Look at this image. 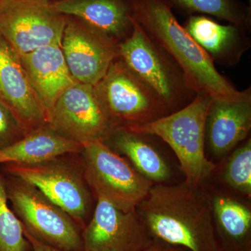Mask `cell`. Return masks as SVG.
<instances>
[{"label": "cell", "instance_id": "obj_1", "mask_svg": "<svg viewBox=\"0 0 251 251\" xmlns=\"http://www.w3.org/2000/svg\"><path fill=\"white\" fill-rule=\"evenodd\" d=\"M136 211L153 239L190 251H218L205 184H154Z\"/></svg>", "mask_w": 251, "mask_h": 251}, {"label": "cell", "instance_id": "obj_2", "mask_svg": "<svg viewBox=\"0 0 251 251\" xmlns=\"http://www.w3.org/2000/svg\"><path fill=\"white\" fill-rule=\"evenodd\" d=\"M133 18L147 35L184 72L197 93L211 98H229L239 90L216 69L215 64L184 26L165 0H130Z\"/></svg>", "mask_w": 251, "mask_h": 251}, {"label": "cell", "instance_id": "obj_3", "mask_svg": "<svg viewBox=\"0 0 251 251\" xmlns=\"http://www.w3.org/2000/svg\"><path fill=\"white\" fill-rule=\"evenodd\" d=\"M211 100L208 94L198 93L191 103L177 111L150 123L122 128L156 135L177 157L185 181L202 185L217 168V163L205 154V124Z\"/></svg>", "mask_w": 251, "mask_h": 251}, {"label": "cell", "instance_id": "obj_4", "mask_svg": "<svg viewBox=\"0 0 251 251\" xmlns=\"http://www.w3.org/2000/svg\"><path fill=\"white\" fill-rule=\"evenodd\" d=\"M1 172L29 183L66 211L83 230L97 199L86 180L80 153H66L35 163H9Z\"/></svg>", "mask_w": 251, "mask_h": 251}, {"label": "cell", "instance_id": "obj_5", "mask_svg": "<svg viewBox=\"0 0 251 251\" xmlns=\"http://www.w3.org/2000/svg\"><path fill=\"white\" fill-rule=\"evenodd\" d=\"M119 56L170 113L186 106L198 94L182 69L135 21L132 34L119 44Z\"/></svg>", "mask_w": 251, "mask_h": 251}, {"label": "cell", "instance_id": "obj_6", "mask_svg": "<svg viewBox=\"0 0 251 251\" xmlns=\"http://www.w3.org/2000/svg\"><path fill=\"white\" fill-rule=\"evenodd\" d=\"M4 175L8 201L24 230L59 250L85 251L82 229L65 211L33 185Z\"/></svg>", "mask_w": 251, "mask_h": 251}, {"label": "cell", "instance_id": "obj_7", "mask_svg": "<svg viewBox=\"0 0 251 251\" xmlns=\"http://www.w3.org/2000/svg\"><path fill=\"white\" fill-rule=\"evenodd\" d=\"M80 156L96 199L106 200L122 211L136 209L154 184L101 140L83 144Z\"/></svg>", "mask_w": 251, "mask_h": 251}, {"label": "cell", "instance_id": "obj_8", "mask_svg": "<svg viewBox=\"0 0 251 251\" xmlns=\"http://www.w3.org/2000/svg\"><path fill=\"white\" fill-rule=\"evenodd\" d=\"M94 86L114 128L145 125L171 114L120 57Z\"/></svg>", "mask_w": 251, "mask_h": 251}, {"label": "cell", "instance_id": "obj_9", "mask_svg": "<svg viewBox=\"0 0 251 251\" xmlns=\"http://www.w3.org/2000/svg\"><path fill=\"white\" fill-rule=\"evenodd\" d=\"M67 20L51 1L0 0V34L20 55L44 46H61Z\"/></svg>", "mask_w": 251, "mask_h": 251}, {"label": "cell", "instance_id": "obj_10", "mask_svg": "<svg viewBox=\"0 0 251 251\" xmlns=\"http://www.w3.org/2000/svg\"><path fill=\"white\" fill-rule=\"evenodd\" d=\"M49 124L62 136L83 145L105 141L114 129L95 86L77 82L56 102Z\"/></svg>", "mask_w": 251, "mask_h": 251}, {"label": "cell", "instance_id": "obj_11", "mask_svg": "<svg viewBox=\"0 0 251 251\" xmlns=\"http://www.w3.org/2000/svg\"><path fill=\"white\" fill-rule=\"evenodd\" d=\"M70 72L80 83L96 85L118 58L119 44L75 16H67L61 44Z\"/></svg>", "mask_w": 251, "mask_h": 251}, {"label": "cell", "instance_id": "obj_12", "mask_svg": "<svg viewBox=\"0 0 251 251\" xmlns=\"http://www.w3.org/2000/svg\"><path fill=\"white\" fill-rule=\"evenodd\" d=\"M82 237L85 251H144L153 241L136 209L124 211L100 198Z\"/></svg>", "mask_w": 251, "mask_h": 251}, {"label": "cell", "instance_id": "obj_13", "mask_svg": "<svg viewBox=\"0 0 251 251\" xmlns=\"http://www.w3.org/2000/svg\"><path fill=\"white\" fill-rule=\"evenodd\" d=\"M0 101L29 131L49 123L48 112L31 85L21 56L1 34Z\"/></svg>", "mask_w": 251, "mask_h": 251}, {"label": "cell", "instance_id": "obj_14", "mask_svg": "<svg viewBox=\"0 0 251 251\" xmlns=\"http://www.w3.org/2000/svg\"><path fill=\"white\" fill-rule=\"evenodd\" d=\"M251 87L229 98H211L205 124V146L223 160L250 137Z\"/></svg>", "mask_w": 251, "mask_h": 251}, {"label": "cell", "instance_id": "obj_15", "mask_svg": "<svg viewBox=\"0 0 251 251\" xmlns=\"http://www.w3.org/2000/svg\"><path fill=\"white\" fill-rule=\"evenodd\" d=\"M214 64L237 66L250 50L249 33L234 25H223L205 15L188 16L184 26Z\"/></svg>", "mask_w": 251, "mask_h": 251}, {"label": "cell", "instance_id": "obj_16", "mask_svg": "<svg viewBox=\"0 0 251 251\" xmlns=\"http://www.w3.org/2000/svg\"><path fill=\"white\" fill-rule=\"evenodd\" d=\"M211 198L218 251H251V209L249 202L205 183Z\"/></svg>", "mask_w": 251, "mask_h": 251}, {"label": "cell", "instance_id": "obj_17", "mask_svg": "<svg viewBox=\"0 0 251 251\" xmlns=\"http://www.w3.org/2000/svg\"><path fill=\"white\" fill-rule=\"evenodd\" d=\"M20 56L50 117L59 97L78 82L68 67L61 46H44Z\"/></svg>", "mask_w": 251, "mask_h": 251}, {"label": "cell", "instance_id": "obj_18", "mask_svg": "<svg viewBox=\"0 0 251 251\" xmlns=\"http://www.w3.org/2000/svg\"><path fill=\"white\" fill-rule=\"evenodd\" d=\"M57 12L75 16L120 44L134 27L130 0H55Z\"/></svg>", "mask_w": 251, "mask_h": 251}, {"label": "cell", "instance_id": "obj_19", "mask_svg": "<svg viewBox=\"0 0 251 251\" xmlns=\"http://www.w3.org/2000/svg\"><path fill=\"white\" fill-rule=\"evenodd\" d=\"M151 138L150 134L116 128L104 143L153 184H163L170 179L171 171Z\"/></svg>", "mask_w": 251, "mask_h": 251}, {"label": "cell", "instance_id": "obj_20", "mask_svg": "<svg viewBox=\"0 0 251 251\" xmlns=\"http://www.w3.org/2000/svg\"><path fill=\"white\" fill-rule=\"evenodd\" d=\"M82 150V145L62 136L48 123L0 150V166L9 163H39L59 155L80 153Z\"/></svg>", "mask_w": 251, "mask_h": 251}, {"label": "cell", "instance_id": "obj_21", "mask_svg": "<svg viewBox=\"0 0 251 251\" xmlns=\"http://www.w3.org/2000/svg\"><path fill=\"white\" fill-rule=\"evenodd\" d=\"M184 16L205 15L251 32V6L242 0H165Z\"/></svg>", "mask_w": 251, "mask_h": 251}, {"label": "cell", "instance_id": "obj_22", "mask_svg": "<svg viewBox=\"0 0 251 251\" xmlns=\"http://www.w3.org/2000/svg\"><path fill=\"white\" fill-rule=\"evenodd\" d=\"M221 170V179L227 188L244 198L251 197V138L249 137L228 155Z\"/></svg>", "mask_w": 251, "mask_h": 251}, {"label": "cell", "instance_id": "obj_23", "mask_svg": "<svg viewBox=\"0 0 251 251\" xmlns=\"http://www.w3.org/2000/svg\"><path fill=\"white\" fill-rule=\"evenodd\" d=\"M0 251H32L23 225L9 205L5 177L0 171Z\"/></svg>", "mask_w": 251, "mask_h": 251}, {"label": "cell", "instance_id": "obj_24", "mask_svg": "<svg viewBox=\"0 0 251 251\" xmlns=\"http://www.w3.org/2000/svg\"><path fill=\"white\" fill-rule=\"evenodd\" d=\"M28 132L13 112L0 101V150L22 139Z\"/></svg>", "mask_w": 251, "mask_h": 251}, {"label": "cell", "instance_id": "obj_25", "mask_svg": "<svg viewBox=\"0 0 251 251\" xmlns=\"http://www.w3.org/2000/svg\"><path fill=\"white\" fill-rule=\"evenodd\" d=\"M144 251H190L185 248L172 245L158 239H153L152 242Z\"/></svg>", "mask_w": 251, "mask_h": 251}, {"label": "cell", "instance_id": "obj_26", "mask_svg": "<svg viewBox=\"0 0 251 251\" xmlns=\"http://www.w3.org/2000/svg\"><path fill=\"white\" fill-rule=\"evenodd\" d=\"M23 232H24L25 237L27 238V240L30 242L31 247H32V251H66L59 250V249H55V248L39 242L35 238L31 237L30 234H28L25 230H24V229H23Z\"/></svg>", "mask_w": 251, "mask_h": 251}, {"label": "cell", "instance_id": "obj_27", "mask_svg": "<svg viewBox=\"0 0 251 251\" xmlns=\"http://www.w3.org/2000/svg\"><path fill=\"white\" fill-rule=\"evenodd\" d=\"M249 6H251V0H249Z\"/></svg>", "mask_w": 251, "mask_h": 251}, {"label": "cell", "instance_id": "obj_28", "mask_svg": "<svg viewBox=\"0 0 251 251\" xmlns=\"http://www.w3.org/2000/svg\"><path fill=\"white\" fill-rule=\"evenodd\" d=\"M42 1H51V0H42Z\"/></svg>", "mask_w": 251, "mask_h": 251}]
</instances>
